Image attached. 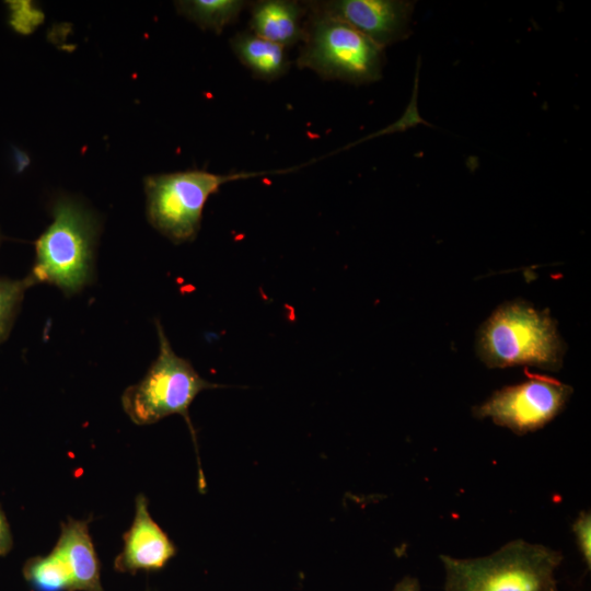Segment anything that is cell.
Returning a JSON list of instances; mask_svg holds the SVG:
<instances>
[{
    "instance_id": "11",
    "label": "cell",
    "mask_w": 591,
    "mask_h": 591,
    "mask_svg": "<svg viewBox=\"0 0 591 591\" xmlns=\"http://www.w3.org/2000/svg\"><path fill=\"white\" fill-rule=\"evenodd\" d=\"M54 549L70 571L73 591H102L100 565L86 522L69 519L62 523Z\"/></svg>"
},
{
    "instance_id": "6",
    "label": "cell",
    "mask_w": 591,
    "mask_h": 591,
    "mask_svg": "<svg viewBox=\"0 0 591 591\" xmlns=\"http://www.w3.org/2000/svg\"><path fill=\"white\" fill-rule=\"evenodd\" d=\"M262 173L220 175L204 170H187L144 178L147 217L150 224L176 244L197 236L208 198L231 181Z\"/></svg>"
},
{
    "instance_id": "20",
    "label": "cell",
    "mask_w": 591,
    "mask_h": 591,
    "mask_svg": "<svg viewBox=\"0 0 591 591\" xmlns=\"http://www.w3.org/2000/svg\"><path fill=\"white\" fill-rule=\"evenodd\" d=\"M0 242H1V236H0Z\"/></svg>"
},
{
    "instance_id": "8",
    "label": "cell",
    "mask_w": 591,
    "mask_h": 591,
    "mask_svg": "<svg viewBox=\"0 0 591 591\" xmlns=\"http://www.w3.org/2000/svg\"><path fill=\"white\" fill-rule=\"evenodd\" d=\"M324 13L333 15L385 48L410 34L414 1L405 0H328L311 1Z\"/></svg>"
},
{
    "instance_id": "17",
    "label": "cell",
    "mask_w": 591,
    "mask_h": 591,
    "mask_svg": "<svg viewBox=\"0 0 591 591\" xmlns=\"http://www.w3.org/2000/svg\"><path fill=\"white\" fill-rule=\"evenodd\" d=\"M12 545L13 540L9 522L0 508V556L7 555L11 551Z\"/></svg>"
},
{
    "instance_id": "2",
    "label": "cell",
    "mask_w": 591,
    "mask_h": 591,
    "mask_svg": "<svg viewBox=\"0 0 591 591\" xmlns=\"http://www.w3.org/2000/svg\"><path fill=\"white\" fill-rule=\"evenodd\" d=\"M477 354L490 368L534 366L558 370L564 344L548 312L514 300L500 305L477 334Z\"/></svg>"
},
{
    "instance_id": "10",
    "label": "cell",
    "mask_w": 591,
    "mask_h": 591,
    "mask_svg": "<svg viewBox=\"0 0 591 591\" xmlns=\"http://www.w3.org/2000/svg\"><path fill=\"white\" fill-rule=\"evenodd\" d=\"M248 7V26L254 34L285 48L302 42L306 16L304 2L259 0L250 2Z\"/></svg>"
},
{
    "instance_id": "12",
    "label": "cell",
    "mask_w": 591,
    "mask_h": 591,
    "mask_svg": "<svg viewBox=\"0 0 591 591\" xmlns=\"http://www.w3.org/2000/svg\"><path fill=\"white\" fill-rule=\"evenodd\" d=\"M230 45L241 63L257 79L274 81L285 76L290 68L285 47L251 31L235 34Z\"/></svg>"
},
{
    "instance_id": "5",
    "label": "cell",
    "mask_w": 591,
    "mask_h": 591,
    "mask_svg": "<svg viewBox=\"0 0 591 591\" xmlns=\"http://www.w3.org/2000/svg\"><path fill=\"white\" fill-rule=\"evenodd\" d=\"M159 355L146 375L128 386L121 395V405L132 422L139 426L154 424L170 415H181L188 425L197 451L196 433L189 417V406L204 390L223 387L202 379L192 363L177 356L155 321Z\"/></svg>"
},
{
    "instance_id": "1",
    "label": "cell",
    "mask_w": 591,
    "mask_h": 591,
    "mask_svg": "<svg viewBox=\"0 0 591 591\" xmlns=\"http://www.w3.org/2000/svg\"><path fill=\"white\" fill-rule=\"evenodd\" d=\"M440 559L444 591H552L563 555L542 544L513 540L487 556L440 555Z\"/></svg>"
},
{
    "instance_id": "19",
    "label": "cell",
    "mask_w": 591,
    "mask_h": 591,
    "mask_svg": "<svg viewBox=\"0 0 591 591\" xmlns=\"http://www.w3.org/2000/svg\"><path fill=\"white\" fill-rule=\"evenodd\" d=\"M552 591H558L557 587H555Z\"/></svg>"
},
{
    "instance_id": "16",
    "label": "cell",
    "mask_w": 591,
    "mask_h": 591,
    "mask_svg": "<svg viewBox=\"0 0 591 591\" xmlns=\"http://www.w3.org/2000/svg\"><path fill=\"white\" fill-rule=\"evenodd\" d=\"M572 533L580 555L590 569L591 567V514L581 511L572 523Z\"/></svg>"
},
{
    "instance_id": "3",
    "label": "cell",
    "mask_w": 591,
    "mask_h": 591,
    "mask_svg": "<svg viewBox=\"0 0 591 591\" xmlns=\"http://www.w3.org/2000/svg\"><path fill=\"white\" fill-rule=\"evenodd\" d=\"M53 217L35 241V262L26 279L31 286L46 282L70 296L92 281L97 223L69 198L56 201Z\"/></svg>"
},
{
    "instance_id": "4",
    "label": "cell",
    "mask_w": 591,
    "mask_h": 591,
    "mask_svg": "<svg viewBox=\"0 0 591 591\" xmlns=\"http://www.w3.org/2000/svg\"><path fill=\"white\" fill-rule=\"evenodd\" d=\"M304 37L297 59L325 80L368 84L382 77L384 48L346 22L304 1Z\"/></svg>"
},
{
    "instance_id": "15",
    "label": "cell",
    "mask_w": 591,
    "mask_h": 591,
    "mask_svg": "<svg viewBox=\"0 0 591 591\" xmlns=\"http://www.w3.org/2000/svg\"><path fill=\"white\" fill-rule=\"evenodd\" d=\"M28 287L31 285L26 278L12 280L0 277V343L9 336L15 314Z\"/></svg>"
},
{
    "instance_id": "9",
    "label": "cell",
    "mask_w": 591,
    "mask_h": 591,
    "mask_svg": "<svg viewBox=\"0 0 591 591\" xmlns=\"http://www.w3.org/2000/svg\"><path fill=\"white\" fill-rule=\"evenodd\" d=\"M176 548L151 518L146 496L136 498L135 518L124 534V547L115 560L121 571L158 570L175 555Z\"/></svg>"
},
{
    "instance_id": "18",
    "label": "cell",
    "mask_w": 591,
    "mask_h": 591,
    "mask_svg": "<svg viewBox=\"0 0 591 591\" xmlns=\"http://www.w3.org/2000/svg\"><path fill=\"white\" fill-rule=\"evenodd\" d=\"M392 591H420V584L415 577H404L401 579Z\"/></svg>"
},
{
    "instance_id": "7",
    "label": "cell",
    "mask_w": 591,
    "mask_h": 591,
    "mask_svg": "<svg viewBox=\"0 0 591 591\" xmlns=\"http://www.w3.org/2000/svg\"><path fill=\"white\" fill-rule=\"evenodd\" d=\"M571 386L547 376H533L496 391L473 408L476 418H490L496 425L525 434L543 428L565 407Z\"/></svg>"
},
{
    "instance_id": "14",
    "label": "cell",
    "mask_w": 591,
    "mask_h": 591,
    "mask_svg": "<svg viewBox=\"0 0 591 591\" xmlns=\"http://www.w3.org/2000/svg\"><path fill=\"white\" fill-rule=\"evenodd\" d=\"M23 573L36 591H73L70 571L55 549L47 556L31 558Z\"/></svg>"
},
{
    "instance_id": "13",
    "label": "cell",
    "mask_w": 591,
    "mask_h": 591,
    "mask_svg": "<svg viewBox=\"0 0 591 591\" xmlns=\"http://www.w3.org/2000/svg\"><path fill=\"white\" fill-rule=\"evenodd\" d=\"M250 2L242 0H188L176 1L179 14L195 22L200 28L220 34L223 28L234 24L241 11Z\"/></svg>"
}]
</instances>
